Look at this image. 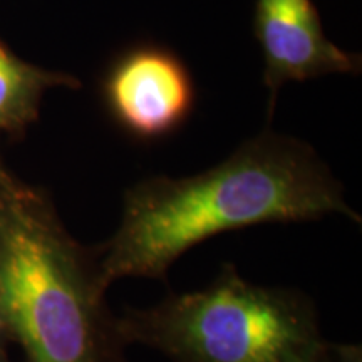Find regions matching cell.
<instances>
[{
  "label": "cell",
  "instance_id": "obj_9",
  "mask_svg": "<svg viewBox=\"0 0 362 362\" xmlns=\"http://www.w3.org/2000/svg\"><path fill=\"white\" fill-rule=\"evenodd\" d=\"M0 362H13L11 357H8L6 349H0Z\"/></svg>",
  "mask_w": 362,
  "mask_h": 362
},
{
  "label": "cell",
  "instance_id": "obj_8",
  "mask_svg": "<svg viewBox=\"0 0 362 362\" xmlns=\"http://www.w3.org/2000/svg\"><path fill=\"white\" fill-rule=\"evenodd\" d=\"M13 344V336L11 324H8V317L6 314V309H4L2 298H0V349H6Z\"/></svg>",
  "mask_w": 362,
  "mask_h": 362
},
{
  "label": "cell",
  "instance_id": "obj_2",
  "mask_svg": "<svg viewBox=\"0 0 362 362\" xmlns=\"http://www.w3.org/2000/svg\"><path fill=\"white\" fill-rule=\"evenodd\" d=\"M98 248L71 237L52 203L17 180L0 208V298L24 362H124Z\"/></svg>",
  "mask_w": 362,
  "mask_h": 362
},
{
  "label": "cell",
  "instance_id": "obj_5",
  "mask_svg": "<svg viewBox=\"0 0 362 362\" xmlns=\"http://www.w3.org/2000/svg\"><path fill=\"white\" fill-rule=\"evenodd\" d=\"M104 93L115 119L139 138L171 133L193 106V86L187 69L160 49H138L117 61Z\"/></svg>",
  "mask_w": 362,
  "mask_h": 362
},
{
  "label": "cell",
  "instance_id": "obj_7",
  "mask_svg": "<svg viewBox=\"0 0 362 362\" xmlns=\"http://www.w3.org/2000/svg\"><path fill=\"white\" fill-rule=\"evenodd\" d=\"M16 183L17 180L8 173L6 166H4L2 160H0V208H2L4 203H6L8 194H11L13 187H16Z\"/></svg>",
  "mask_w": 362,
  "mask_h": 362
},
{
  "label": "cell",
  "instance_id": "obj_3",
  "mask_svg": "<svg viewBox=\"0 0 362 362\" xmlns=\"http://www.w3.org/2000/svg\"><path fill=\"white\" fill-rule=\"evenodd\" d=\"M117 322L128 346L173 362H362L359 347L324 336L305 293L253 284L233 264L206 287L126 309Z\"/></svg>",
  "mask_w": 362,
  "mask_h": 362
},
{
  "label": "cell",
  "instance_id": "obj_1",
  "mask_svg": "<svg viewBox=\"0 0 362 362\" xmlns=\"http://www.w3.org/2000/svg\"><path fill=\"white\" fill-rule=\"evenodd\" d=\"M342 215L361 221L309 144L265 131L205 173L155 176L126 192L123 218L98 248L106 287L166 280L180 257L218 233Z\"/></svg>",
  "mask_w": 362,
  "mask_h": 362
},
{
  "label": "cell",
  "instance_id": "obj_6",
  "mask_svg": "<svg viewBox=\"0 0 362 362\" xmlns=\"http://www.w3.org/2000/svg\"><path fill=\"white\" fill-rule=\"evenodd\" d=\"M78 86L72 76L39 69L21 61L0 44V131L21 133L35 121L45 89Z\"/></svg>",
  "mask_w": 362,
  "mask_h": 362
},
{
  "label": "cell",
  "instance_id": "obj_4",
  "mask_svg": "<svg viewBox=\"0 0 362 362\" xmlns=\"http://www.w3.org/2000/svg\"><path fill=\"white\" fill-rule=\"evenodd\" d=\"M253 27L272 103L291 81L359 71V57L339 49L324 34L312 0H257Z\"/></svg>",
  "mask_w": 362,
  "mask_h": 362
}]
</instances>
